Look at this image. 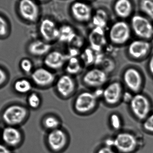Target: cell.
<instances>
[{"mask_svg": "<svg viewBox=\"0 0 153 153\" xmlns=\"http://www.w3.org/2000/svg\"><path fill=\"white\" fill-rule=\"evenodd\" d=\"M99 102V100L93 91H81L74 100L73 109L77 115L86 116L91 114L96 110Z\"/></svg>", "mask_w": 153, "mask_h": 153, "instance_id": "6da1fadb", "label": "cell"}, {"mask_svg": "<svg viewBox=\"0 0 153 153\" xmlns=\"http://www.w3.org/2000/svg\"><path fill=\"white\" fill-rule=\"evenodd\" d=\"M28 115L29 111L26 107L21 104H13L4 110L1 118L7 126L17 127L22 124Z\"/></svg>", "mask_w": 153, "mask_h": 153, "instance_id": "7a4b0ae2", "label": "cell"}, {"mask_svg": "<svg viewBox=\"0 0 153 153\" xmlns=\"http://www.w3.org/2000/svg\"><path fill=\"white\" fill-rule=\"evenodd\" d=\"M83 84L93 90L103 87L108 82L109 74L99 67L89 68L82 76Z\"/></svg>", "mask_w": 153, "mask_h": 153, "instance_id": "3957f363", "label": "cell"}, {"mask_svg": "<svg viewBox=\"0 0 153 153\" xmlns=\"http://www.w3.org/2000/svg\"><path fill=\"white\" fill-rule=\"evenodd\" d=\"M53 86L60 98L68 100L76 94L77 84L74 76L64 73L57 77Z\"/></svg>", "mask_w": 153, "mask_h": 153, "instance_id": "277c9868", "label": "cell"}, {"mask_svg": "<svg viewBox=\"0 0 153 153\" xmlns=\"http://www.w3.org/2000/svg\"><path fill=\"white\" fill-rule=\"evenodd\" d=\"M131 35V28L127 22H117L110 29L109 40L113 45L122 46L127 43L130 39Z\"/></svg>", "mask_w": 153, "mask_h": 153, "instance_id": "5b68a950", "label": "cell"}, {"mask_svg": "<svg viewBox=\"0 0 153 153\" xmlns=\"http://www.w3.org/2000/svg\"><path fill=\"white\" fill-rule=\"evenodd\" d=\"M123 91L122 84L118 81L108 82L103 87L102 100L106 106L114 107L122 101Z\"/></svg>", "mask_w": 153, "mask_h": 153, "instance_id": "8992f818", "label": "cell"}, {"mask_svg": "<svg viewBox=\"0 0 153 153\" xmlns=\"http://www.w3.org/2000/svg\"><path fill=\"white\" fill-rule=\"evenodd\" d=\"M30 76L33 85L41 89L53 86L57 77L55 72L45 66L34 69Z\"/></svg>", "mask_w": 153, "mask_h": 153, "instance_id": "52a82bcc", "label": "cell"}, {"mask_svg": "<svg viewBox=\"0 0 153 153\" xmlns=\"http://www.w3.org/2000/svg\"><path fill=\"white\" fill-rule=\"evenodd\" d=\"M131 23L134 33L140 38L146 40L153 37V25L146 17L134 15L131 19Z\"/></svg>", "mask_w": 153, "mask_h": 153, "instance_id": "ba28073f", "label": "cell"}, {"mask_svg": "<svg viewBox=\"0 0 153 153\" xmlns=\"http://www.w3.org/2000/svg\"><path fill=\"white\" fill-rule=\"evenodd\" d=\"M129 104L132 113L138 119L145 120L149 116L151 111L150 102L143 94H137L134 95Z\"/></svg>", "mask_w": 153, "mask_h": 153, "instance_id": "9c48e42d", "label": "cell"}, {"mask_svg": "<svg viewBox=\"0 0 153 153\" xmlns=\"http://www.w3.org/2000/svg\"><path fill=\"white\" fill-rule=\"evenodd\" d=\"M114 139V148L121 153H130L137 147V138L133 134L122 132L118 134Z\"/></svg>", "mask_w": 153, "mask_h": 153, "instance_id": "30bf717a", "label": "cell"}, {"mask_svg": "<svg viewBox=\"0 0 153 153\" xmlns=\"http://www.w3.org/2000/svg\"><path fill=\"white\" fill-rule=\"evenodd\" d=\"M68 57L65 53L58 50L52 49L43 60L44 66L53 71H60L64 68Z\"/></svg>", "mask_w": 153, "mask_h": 153, "instance_id": "8fae6325", "label": "cell"}, {"mask_svg": "<svg viewBox=\"0 0 153 153\" xmlns=\"http://www.w3.org/2000/svg\"><path fill=\"white\" fill-rule=\"evenodd\" d=\"M18 11L22 19L29 22H35L39 16V8L33 0H20Z\"/></svg>", "mask_w": 153, "mask_h": 153, "instance_id": "7c38bea8", "label": "cell"}, {"mask_svg": "<svg viewBox=\"0 0 153 153\" xmlns=\"http://www.w3.org/2000/svg\"><path fill=\"white\" fill-rule=\"evenodd\" d=\"M89 47L96 53L103 52L107 47L108 39L104 29L94 27L88 36Z\"/></svg>", "mask_w": 153, "mask_h": 153, "instance_id": "4fadbf2b", "label": "cell"}, {"mask_svg": "<svg viewBox=\"0 0 153 153\" xmlns=\"http://www.w3.org/2000/svg\"><path fill=\"white\" fill-rule=\"evenodd\" d=\"M48 143L50 149L55 152L63 150L68 143L65 132L60 128L50 131L47 137Z\"/></svg>", "mask_w": 153, "mask_h": 153, "instance_id": "5bb4252c", "label": "cell"}, {"mask_svg": "<svg viewBox=\"0 0 153 153\" xmlns=\"http://www.w3.org/2000/svg\"><path fill=\"white\" fill-rule=\"evenodd\" d=\"M123 81L127 87L134 92H137L142 87V76L137 70L128 68L123 74Z\"/></svg>", "mask_w": 153, "mask_h": 153, "instance_id": "9a60e30c", "label": "cell"}, {"mask_svg": "<svg viewBox=\"0 0 153 153\" xmlns=\"http://www.w3.org/2000/svg\"><path fill=\"white\" fill-rule=\"evenodd\" d=\"M39 33L42 39L52 44L57 40L59 37V28L54 22L49 19H45L40 23Z\"/></svg>", "mask_w": 153, "mask_h": 153, "instance_id": "2e32d148", "label": "cell"}, {"mask_svg": "<svg viewBox=\"0 0 153 153\" xmlns=\"http://www.w3.org/2000/svg\"><path fill=\"white\" fill-rule=\"evenodd\" d=\"M1 136L4 144L8 147L18 146L22 140V134L17 127L7 126L1 132Z\"/></svg>", "mask_w": 153, "mask_h": 153, "instance_id": "e0dca14e", "label": "cell"}, {"mask_svg": "<svg viewBox=\"0 0 153 153\" xmlns=\"http://www.w3.org/2000/svg\"><path fill=\"white\" fill-rule=\"evenodd\" d=\"M27 49L28 53L32 56L44 57L53 49V46L43 39H36L29 44Z\"/></svg>", "mask_w": 153, "mask_h": 153, "instance_id": "ac0fdd59", "label": "cell"}, {"mask_svg": "<svg viewBox=\"0 0 153 153\" xmlns=\"http://www.w3.org/2000/svg\"><path fill=\"white\" fill-rule=\"evenodd\" d=\"M150 47V43L144 39L134 40L128 45V53L134 59H140L148 53Z\"/></svg>", "mask_w": 153, "mask_h": 153, "instance_id": "d6986e66", "label": "cell"}, {"mask_svg": "<svg viewBox=\"0 0 153 153\" xmlns=\"http://www.w3.org/2000/svg\"><path fill=\"white\" fill-rule=\"evenodd\" d=\"M71 10L74 17L78 21H87L91 17V9L82 2H74L72 5Z\"/></svg>", "mask_w": 153, "mask_h": 153, "instance_id": "ffe728a7", "label": "cell"}, {"mask_svg": "<svg viewBox=\"0 0 153 153\" xmlns=\"http://www.w3.org/2000/svg\"><path fill=\"white\" fill-rule=\"evenodd\" d=\"M84 68L79 57H73L68 58L64 69L65 73L75 77L82 72Z\"/></svg>", "mask_w": 153, "mask_h": 153, "instance_id": "44dd1931", "label": "cell"}, {"mask_svg": "<svg viewBox=\"0 0 153 153\" xmlns=\"http://www.w3.org/2000/svg\"><path fill=\"white\" fill-rule=\"evenodd\" d=\"M133 10V4L130 0H117L114 5L116 14L121 18L130 16Z\"/></svg>", "mask_w": 153, "mask_h": 153, "instance_id": "7402d4cb", "label": "cell"}, {"mask_svg": "<svg viewBox=\"0 0 153 153\" xmlns=\"http://www.w3.org/2000/svg\"><path fill=\"white\" fill-rule=\"evenodd\" d=\"M73 28L68 25H64L59 28L58 41L69 45L76 35Z\"/></svg>", "mask_w": 153, "mask_h": 153, "instance_id": "603a6c76", "label": "cell"}, {"mask_svg": "<svg viewBox=\"0 0 153 153\" xmlns=\"http://www.w3.org/2000/svg\"><path fill=\"white\" fill-rule=\"evenodd\" d=\"M33 85L31 80L25 78H20L15 81L13 85V88L17 93L25 94L31 92Z\"/></svg>", "mask_w": 153, "mask_h": 153, "instance_id": "cb8c5ba5", "label": "cell"}, {"mask_svg": "<svg viewBox=\"0 0 153 153\" xmlns=\"http://www.w3.org/2000/svg\"><path fill=\"white\" fill-rule=\"evenodd\" d=\"M96 53L90 47L82 49L79 57L84 67H89L94 65Z\"/></svg>", "mask_w": 153, "mask_h": 153, "instance_id": "d4e9b609", "label": "cell"}, {"mask_svg": "<svg viewBox=\"0 0 153 153\" xmlns=\"http://www.w3.org/2000/svg\"><path fill=\"white\" fill-rule=\"evenodd\" d=\"M42 123L46 129L51 131L60 128L61 121L60 119L55 115L48 114L44 117Z\"/></svg>", "mask_w": 153, "mask_h": 153, "instance_id": "484cf974", "label": "cell"}, {"mask_svg": "<svg viewBox=\"0 0 153 153\" xmlns=\"http://www.w3.org/2000/svg\"><path fill=\"white\" fill-rule=\"evenodd\" d=\"M108 21V14L106 12L102 9L97 10L92 17L93 24L94 27H99L104 29L107 26Z\"/></svg>", "mask_w": 153, "mask_h": 153, "instance_id": "4316f807", "label": "cell"}, {"mask_svg": "<svg viewBox=\"0 0 153 153\" xmlns=\"http://www.w3.org/2000/svg\"><path fill=\"white\" fill-rule=\"evenodd\" d=\"M42 100L40 95L37 93L32 92L29 94L27 99L28 106L33 110H37L41 107Z\"/></svg>", "mask_w": 153, "mask_h": 153, "instance_id": "83f0119b", "label": "cell"}, {"mask_svg": "<svg viewBox=\"0 0 153 153\" xmlns=\"http://www.w3.org/2000/svg\"><path fill=\"white\" fill-rule=\"evenodd\" d=\"M98 67L102 69L109 74L111 73L112 72L115 70L116 68V63L112 57L105 54L104 58Z\"/></svg>", "mask_w": 153, "mask_h": 153, "instance_id": "f1b7e54d", "label": "cell"}, {"mask_svg": "<svg viewBox=\"0 0 153 153\" xmlns=\"http://www.w3.org/2000/svg\"><path fill=\"white\" fill-rule=\"evenodd\" d=\"M140 7L143 13L153 20V0H141Z\"/></svg>", "mask_w": 153, "mask_h": 153, "instance_id": "f546056e", "label": "cell"}, {"mask_svg": "<svg viewBox=\"0 0 153 153\" xmlns=\"http://www.w3.org/2000/svg\"><path fill=\"white\" fill-rule=\"evenodd\" d=\"M20 68L25 74L30 75L34 71V65L32 61L27 58H23L19 63Z\"/></svg>", "mask_w": 153, "mask_h": 153, "instance_id": "4dcf8cb0", "label": "cell"}, {"mask_svg": "<svg viewBox=\"0 0 153 153\" xmlns=\"http://www.w3.org/2000/svg\"><path fill=\"white\" fill-rule=\"evenodd\" d=\"M109 121L111 126L114 130H119L122 127V120L120 115L116 112H112L110 114Z\"/></svg>", "mask_w": 153, "mask_h": 153, "instance_id": "1f68e13d", "label": "cell"}, {"mask_svg": "<svg viewBox=\"0 0 153 153\" xmlns=\"http://www.w3.org/2000/svg\"><path fill=\"white\" fill-rule=\"evenodd\" d=\"M9 26L7 20L0 15V38H4L9 34Z\"/></svg>", "mask_w": 153, "mask_h": 153, "instance_id": "d6a6232c", "label": "cell"}, {"mask_svg": "<svg viewBox=\"0 0 153 153\" xmlns=\"http://www.w3.org/2000/svg\"><path fill=\"white\" fill-rule=\"evenodd\" d=\"M84 41L83 38L76 34L72 41L68 45L69 46L81 50L82 48L83 49L82 47L84 45Z\"/></svg>", "mask_w": 153, "mask_h": 153, "instance_id": "836d02e7", "label": "cell"}, {"mask_svg": "<svg viewBox=\"0 0 153 153\" xmlns=\"http://www.w3.org/2000/svg\"><path fill=\"white\" fill-rule=\"evenodd\" d=\"M143 126L146 131L153 133V114L148 116L145 120Z\"/></svg>", "mask_w": 153, "mask_h": 153, "instance_id": "e575fe53", "label": "cell"}, {"mask_svg": "<svg viewBox=\"0 0 153 153\" xmlns=\"http://www.w3.org/2000/svg\"><path fill=\"white\" fill-rule=\"evenodd\" d=\"M8 79V75L4 69L0 67V87L3 85Z\"/></svg>", "mask_w": 153, "mask_h": 153, "instance_id": "d590c367", "label": "cell"}, {"mask_svg": "<svg viewBox=\"0 0 153 153\" xmlns=\"http://www.w3.org/2000/svg\"><path fill=\"white\" fill-rule=\"evenodd\" d=\"M133 96L129 92L124 91L122 95V101L129 103L133 99Z\"/></svg>", "mask_w": 153, "mask_h": 153, "instance_id": "8d00e7d4", "label": "cell"}, {"mask_svg": "<svg viewBox=\"0 0 153 153\" xmlns=\"http://www.w3.org/2000/svg\"><path fill=\"white\" fill-rule=\"evenodd\" d=\"M94 94L95 95L97 99L100 100V99H102L103 93V87L97 88L93 90Z\"/></svg>", "mask_w": 153, "mask_h": 153, "instance_id": "74e56055", "label": "cell"}, {"mask_svg": "<svg viewBox=\"0 0 153 153\" xmlns=\"http://www.w3.org/2000/svg\"><path fill=\"white\" fill-rule=\"evenodd\" d=\"M97 153H116L113 149L110 147L104 146L102 147L98 151Z\"/></svg>", "mask_w": 153, "mask_h": 153, "instance_id": "f35d334b", "label": "cell"}, {"mask_svg": "<svg viewBox=\"0 0 153 153\" xmlns=\"http://www.w3.org/2000/svg\"><path fill=\"white\" fill-rule=\"evenodd\" d=\"M0 153H12L9 147L5 144L0 143Z\"/></svg>", "mask_w": 153, "mask_h": 153, "instance_id": "ab89813d", "label": "cell"}, {"mask_svg": "<svg viewBox=\"0 0 153 153\" xmlns=\"http://www.w3.org/2000/svg\"><path fill=\"white\" fill-rule=\"evenodd\" d=\"M105 146L112 148V147H114V138H109L106 139V141H105Z\"/></svg>", "mask_w": 153, "mask_h": 153, "instance_id": "60d3db41", "label": "cell"}, {"mask_svg": "<svg viewBox=\"0 0 153 153\" xmlns=\"http://www.w3.org/2000/svg\"><path fill=\"white\" fill-rule=\"evenodd\" d=\"M149 68L150 72L152 74L153 76V56L149 61Z\"/></svg>", "mask_w": 153, "mask_h": 153, "instance_id": "b9f144b4", "label": "cell"}, {"mask_svg": "<svg viewBox=\"0 0 153 153\" xmlns=\"http://www.w3.org/2000/svg\"><path fill=\"white\" fill-rule=\"evenodd\" d=\"M38 1H47L48 0H38Z\"/></svg>", "mask_w": 153, "mask_h": 153, "instance_id": "7bdbcfd3", "label": "cell"}, {"mask_svg": "<svg viewBox=\"0 0 153 153\" xmlns=\"http://www.w3.org/2000/svg\"><path fill=\"white\" fill-rule=\"evenodd\" d=\"M86 1H91V0H86Z\"/></svg>", "mask_w": 153, "mask_h": 153, "instance_id": "ee69618b", "label": "cell"}, {"mask_svg": "<svg viewBox=\"0 0 153 153\" xmlns=\"http://www.w3.org/2000/svg\"><path fill=\"white\" fill-rule=\"evenodd\" d=\"M1 133H0V134H1Z\"/></svg>", "mask_w": 153, "mask_h": 153, "instance_id": "f6af8a7d", "label": "cell"}]
</instances>
